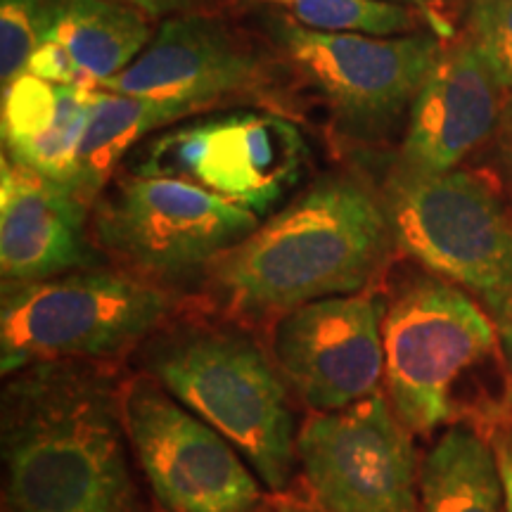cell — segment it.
<instances>
[{
	"mask_svg": "<svg viewBox=\"0 0 512 512\" xmlns=\"http://www.w3.org/2000/svg\"><path fill=\"white\" fill-rule=\"evenodd\" d=\"M107 361L34 363L0 392V512H155Z\"/></svg>",
	"mask_w": 512,
	"mask_h": 512,
	"instance_id": "obj_1",
	"label": "cell"
},
{
	"mask_svg": "<svg viewBox=\"0 0 512 512\" xmlns=\"http://www.w3.org/2000/svg\"><path fill=\"white\" fill-rule=\"evenodd\" d=\"M394 245L382 192L325 176L216 256L202 283L230 318L278 320L318 299L368 287Z\"/></svg>",
	"mask_w": 512,
	"mask_h": 512,
	"instance_id": "obj_2",
	"label": "cell"
},
{
	"mask_svg": "<svg viewBox=\"0 0 512 512\" xmlns=\"http://www.w3.org/2000/svg\"><path fill=\"white\" fill-rule=\"evenodd\" d=\"M384 396L406 430L512 425V373L496 320L434 273L401 280L382 313Z\"/></svg>",
	"mask_w": 512,
	"mask_h": 512,
	"instance_id": "obj_3",
	"label": "cell"
},
{
	"mask_svg": "<svg viewBox=\"0 0 512 512\" xmlns=\"http://www.w3.org/2000/svg\"><path fill=\"white\" fill-rule=\"evenodd\" d=\"M150 375L200 415L283 496L297 470V420L271 351L238 320L171 318L133 351Z\"/></svg>",
	"mask_w": 512,
	"mask_h": 512,
	"instance_id": "obj_4",
	"label": "cell"
},
{
	"mask_svg": "<svg viewBox=\"0 0 512 512\" xmlns=\"http://www.w3.org/2000/svg\"><path fill=\"white\" fill-rule=\"evenodd\" d=\"M178 297L124 268L88 266L3 285L0 373L50 361H107L133 354L176 316Z\"/></svg>",
	"mask_w": 512,
	"mask_h": 512,
	"instance_id": "obj_5",
	"label": "cell"
},
{
	"mask_svg": "<svg viewBox=\"0 0 512 512\" xmlns=\"http://www.w3.org/2000/svg\"><path fill=\"white\" fill-rule=\"evenodd\" d=\"M382 197L403 254L470 292L496 323L512 318V214L482 178L392 171Z\"/></svg>",
	"mask_w": 512,
	"mask_h": 512,
	"instance_id": "obj_6",
	"label": "cell"
},
{
	"mask_svg": "<svg viewBox=\"0 0 512 512\" xmlns=\"http://www.w3.org/2000/svg\"><path fill=\"white\" fill-rule=\"evenodd\" d=\"M261 226L252 209L169 176H119L93 204L91 240L117 268L164 287L204 273Z\"/></svg>",
	"mask_w": 512,
	"mask_h": 512,
	"instance_id": "obj_7",
	"label": "cell"
},
{
	"mask_svg": "<svg viewBox=\"0 0 512 512\" xmlns=\"http://www.w3.org/2000/svg\"><path fill=\"white\" fill-rule=\"evenodd\" d=\"M268 31L285 62L328 105L344 136L361 143L394 131L446 48L430 29L396 36L316 31L271 15Z\"/></svg>",
	"mask_w": 512,
	"mask_h": 512,
	"instance_id": "obj_8",
	"label": "cell"
},
{
	"mask_svg": "<svg viewBox=\"0 0 512 512\" xmlns=\"http://www.w3.org/2000/svg\"><path fill=\"white\" fill-rule=\"evenodd\" d=\"M124 420L157 510H268L261 479L238 448L150 375L126 377Z\"/></svg>",
	"mask_w": 512,
	"mask_h": 512,
	"instance_id": "obj_9",
	"label": "cell"
},
{
	"mask_svg": "<svg viewBox=\"0 0 512 512\" xmlns=\"http://www.w3.org/2000/svg\"><path fill=\"white\" fill-rule=\"evenodd\" d=\"M309 143L275 112H228L159 133L133 166L136 174L195 183L266 214L304 174Z\"/></svg>",
	"mask_w": 512,
	"mask_h": 512,
	"instance_id": "obj_10",
	"label": "cell"
},
{
	"mask_svg": "<svg viewBox=\"0 0 512 512\" xmlns=\"http://www.w3.org/2000/svg\"><path fill=\"white\" fill-rule=\"evenodd\" d=\"M297 463L313 503L328 512H420L413 434L377 392L354 406L311 413Z\"/></svg>",
	"mask_w": 512,
	"mask_h": 512,
	"instance_id": "obj_11",
	"label": "cell"
},
{
	"mask_svg": "<svg viewBox=\"0 0 512 512\" xmlns=\"http://www.w3.org/2000/svg\"><path fill=\"white\" fill-rule=\"evenodd\" d=\"M384 304L356 292L318 299L273 320L268 351L311 413L354 406L382 392Z\"/></svg>",
	"mask_w": 512,
	"mask_h": 512,
	"instance_id": "obj_12",
	"label": "cell"
},
{
	"mask_svg": "<svg viewBox=\"0 0 512 512\" xmlns=\"http://www.w3.org/2000/svg\"><path fill=\"white\" fill-rule=\"evenodd\" d=\"M266 81V64L252 43L221 17L192 10L162 19L138 60L98 88L200 112L214 102L261 91Z\"/></svg>",
	"mask_w": 512,
	"mask_h": 512,
	"instance_id": "obj_13",
	"label": "cell"
},
{
	"mask_svg": "<svg viewBox=\"0 0 512 512\" xmlns=\"http://www.w3.org/2000/svg\"><path fill=\"white\" fill-rule=\"evenodd\" d=\"M503 93L470 38L446 46L415 95L394 171L408 176L456 171L498 131L505 110Z\"/></svg>",
	"mask_w": 512,
	"mask_h": 512,
	"instance_id": "obj_14",
	"label": "cell"
},
{
	"mask_svg": "<svg viewBox=\"0 0 512 512\" xmlns=\"http://www.w3.org/2000/svg\"><path fill=\"white\" fill-rule=\"evenodd\" d=\"M91 204L3 152L0 162V275L3 285L41 283L93 266Z\"/></svg>",
	"mask_w": 512,
	"mask_h": 512,
	"instance_id": "obj_15",
	"label": "cell"
},
{
	"mask_svg": "<svg viewBox=\"0 0 512 512\" xmlns=\"http://www.w3.org/2000/svg\"><path fill=\"white\" fill-rule=\"evenodd\" d=\"M95 88L60 86L22 74L3 88L5 155L72 188Z\"/></svg>",
	"mask_w": 512,
	"mask_h": 512,
	"instance_id": "obj_16",
	"label": "cell"
},
{
	"mask_svg": "<svg viewBox=\"0 0 512 512\" xmlns=\"http://www.w3.org/2000/svg\"><path fill=\"white\" fill-rule=\"evenodd\" d=\"M150 17L117 0H53L46 41H57L79 69L83 86L98 88L138 60L152 41Z\"/></svg>",
	"mask_w": 512,
	"mask_h": 512,
	"instance_id": "obj_17",
	"label": "cell"
},
{
	"mask_svg": "<svg viewBox=\"0 0 512 512\" xmlns=\"http://www.w3.org/2000/svg\"><path fill=\"white\" fill-rule=\"evenodd\" d=\"M420 512H505V491L489 434L453 425L420 460Z\"/></svg>",
	"mask_w": 512,
	"mask_h": 512,
	"instance_id": "obj_18",
	"label": "cell"
},
{
	"mask_svg": "<svg viewBox=\"0 0 512 512\" xmlns=\"http://www.w3.org/2000/svg\"><path fill=\"white\" fill-rule=\"evenodd\" d=\"M195 114L190 107L178 102L138 98L95 88L83 131L79 162L72 190L93 207L95 200L107 188L117 164L133 145L155 131Z\"/></svg>",
	"mask_w": 512,
	"mask_h": 512,
	"instance_id": "obj_19",
	"label": "cell"
},
{
	"mask_svg": "<svg viewBox=\"0 0 512 512\" xmlns=\"http://www.w3.org/2000/svg\"><path fill=\"white\" fill-rule=\"evenodd\" d=\"M273 10L275 17L290 19L299 27L316 31H358L373 36L413 34L427 27L418 10L389 0H242Z\"/></svg>",
	"mask_w": 512,
	"mask_h": 512,
	"instance_id": "obj_20",
	"label": "cell"
},
{
	"mask_svg": "<svg viewBox=\"0 0 512 512\" xmlns=\"http://www.w3.org/2000/svg\"><path fill=\"white\" fill-rule=\"evenodd\" d=\"M53 0H0V81L8 88L27 74L31 57L46 41Z\"/></svg>",
	"mask_w": 512,
	"mask_h": 512,
	"instance_id": "obj_21",
	"label": "cell"
},
{
	"mask_svg": "<svg viewBox=\"0 0 512 512\" xmlns=\"http://www.w3.org/2000/svg\"><path fill=\"white\" fill-rule=\"evenodd\" d=\"M467 38L512 93V0H465Z\"/></svg>",
	"mask_w": 512,
	"mask_h": 512,
	"instance_id": "obj_22",
	"label": "cell"
},
{
	"mask_svg": "<svg viewBox=\"0 0 512 512\" xmlns=\"http://www.w3.org/2000/svg\"><path fill=\"white\" fill-rule=\"evenodd\" d=\"M29 74L41 76V79L60 83V86H83L79 69L67 50H64L57 41H43L41 48L36 50L29 62ZM88 88V86H86Z\"/></svg>",
	"mask_w": 512,
	"mask_h": 512,
	"instance_id": "obj_23",
	"label": "cell"
},
{
	"mask_svg": "<svg viewBox=\"0 0 512 512\" xmlns=\"http://www.w3.org/2000/svg\"><path fill=\"white\" fill-rule=\"evenodd\" d=\"M491 446H494L498 467H501L503 491H505V512H512V425L498 427L491 432Z\"/></svg>",
	"mask_w": 512,
	"mask_h": 512,
	"instance_id": "obj_24",
	"label": "cell"
},
{
	"mask_svg": "<svg viewBox=\"0 0 512 512\" xmlns=\"http://www.w3.org/2000/svg\"><path fill=\"white\" fill-rule=\"evenodd\" d=\"M117 3L131 5L140 12H145L150 19H166L181 12L204 10V0H117Z\"/></svg>",
	"mask_w": 512,
	"mask_h": 512,
	"instance_id": "obj_25",
	"label": "cell"
},
{
	"mask_svg": "<svg viewBox=\"0 0 512 512\" xmlns=\"http://www.w3.org/2000/svg\"><path fill=\"white\" fill-rule=\"evenodd\" d=\"M389 3H401V5H408V8L418 10L422 17L427 19V27H430L432 34H437L439 38H444V41H451L453 34V24L448 22V17H444L439 12V0H389Z\"/></svg>",
	"mask_w": 512,
	"mask_h": 512,
	"instance_id": "obj_26",
	"label": "cell"
},
{
	"mask_svg": "<svg viewBox=\"0 0 512 512\" xmlns=\"http://www.w3.org/2000/svg\"><path fill=\"white\" fill-rule=\"evenodd\" d=\"M498 147H501L505 164H508L512 171V98L505 102L501 124H498Z\"/></svg>",
	"mask_w": 512,
	"mask_h": 512,
	"instance_id": "obj_27",
	"label": "cell"
},
{
	"mask_svg": "<svg viewBox=\"0 0 512 512\" xmlns=\"http://www.w3.org/2000/svg\"><path fill=\"white\" fill-rule=\"evenodd\" d=\"M271 512H328L323 508H318L316 503H304L299 498H290V496H278V501L273 503Z\"/></svg>",
	"mask_w": 512,
	"mask_h": 512,
	"instance_id": "obj_28",
	"label": "cell"
},
{
	"mask_svg": "<svg viewBox=\"0 0 512 512\" xmlns=\"http://www.w3.org/2000/svg\"><path fill=\"white\" fill-rule=\"evenodd\" d=\"M496 325H498V332H501V342H503L505 356H508L510 373H512V318L503 320V323H496Z\"/></svg>",
	"mask_w": 512,
	"mask_h": 512,
	"instance_id": "obj_29",
	"label": "cell"
}]
</instances>
